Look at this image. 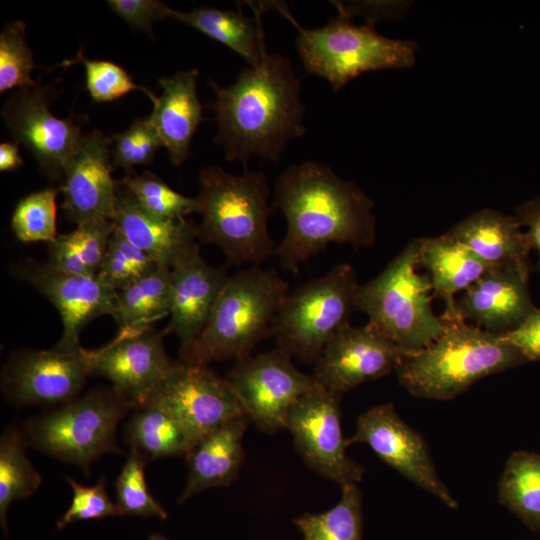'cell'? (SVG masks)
<instances>
[{
    "mask_svg": "<svg viewBox=\"0 0 540 540\" xmlns=\"http://www.w3.org/2000/svg\"><path fill=\"white\" fill-rule=\"evenodd\" d=\"M91 350L21 349L3 367L1 386L16 406H63L76 399L90 376Z\"/></svg>",
    "mask_w": 540,
    "mask_h": 540,
    "instance_id": "5bb4252c",
    "label": "cell"
},
{
    "mask_svg": "<svg viewBox=\"0 0 540 540\" xmlns=\"http://www.w3.org/2000/svg\"><path fill=\"white\" fill-rule=\"evenodd\" d=\"M340 399L317 384L292 405L285 429L309 467L343 486L358 484L364 468L347 454L349 444L342 433Z\"/></svg>",
    "mask_w": 540,
    "mask_h": 540,
    "instance_id": "7c38bea8",
    "label": "cell"
},
{
    "mask_svg": "<svg viewBox=\"0 0 540 540\" xmlns=\"http://www.w3.org/2000/svg\"><path fill=\"white\" fill-rule=\"evenodd\" d=\"M115 229L159 266L173 269L199 252L197 225L183 219H167L143 210L117 180Z\"/></svg>",
    "mask_w": 540,
    "mask_h": 540,
    "instance_id": "44dd1931",
    "label": "cell"
},
{
    "mask_svg": "<svg viewBox=\"0 0 540 540\" xmlns=\"http://www.w3.org/2000/svg\"><path fill=\"white\" fill-rule=\"evenodd\" d=\"M501 505L540 532V453L519 450L507 459L497 484Z\"/></svg>",
    "mask_w": 540,
    "mask_h": 540,
    "instance_id": "f546056e",
    "label": "cell"
},
{
    "mask_svg": "<svg viewBox=\"0 0 540 540\" xmlns=\"http://www.w3.org/2000/svg\"><path fill=\"white\" fill-rule=\"evenodd\" d=\"M57 193V189L47 188L31 193L17 203L11 227L19 241L50 243L56 238Z\"/></svg>",
    "mask_w": 540,
    "mask_h": 540,
    "instance_id": "d590c367",
    "label": "cell"
},
{
    "mask_svg": "<svg viewBox=\"0 0 540 540\" xmlns=\"http://www.w3.org/2000/svg\"><path fill=\"white\" fill-rule=\"evenodd\" d=\"M171 296V269L163 266L118 291L117 308L112 317L119 331L143 330L169 316Z\"/></svg>",
    "mask_w": 540,
    "mask_h": 540,
    "instance_id": "83f0119b",
    "label": "cell"
},
{
    "mask_svg": "<svg viewBox=\"0 0 540 540\" xmlns=\"http://www.w3.org/2000/svg\"><path fill=\"white\" fill-rule=\"evenodd\" d=\"M145 211L167 219H183L199 211L196 197H187L172 189L164 180L145 171L135 172L118 180Z\"/></svg>",
    "mask_w": 540,
    "mask_h": 540,
    "instance_id": "d6a6232c",
    "label": "cell"
},
{
    "mask_svg": "<svg viewBox=\"0 0 540 540\" xmlns=\"http://www.w3.org/2000/svg\"><path fill=\"white\" fill-rule=\"evenodd\" d=\"M294 523L303 540H361L362 496L358 484L341 486V498L331 509L306 513Z\"/></svg>",
    "mask_w": 540,
    "mask_h": 540,
    "instance_id": "1f68e13d",
    "label": "cell"
},
{
    "mask_svg": "<svg viewBox=\"0 0 540 540\" xmlns=\"http://www.w3.org/2000/svg\"><path fill=\"white\" fill-rule=\"evenodd\" d=\"M25 23L9 22L0 33V93L10 89L32 87L35 68L32 51L25 38Z\"/></svg>",
    "mask_w": 540,
    "mask_h": 540,
    "instance_id": "8d00e7d4",
    "label": "cell"
},
{
    "mask_svg": "<svg viewBox=\"0 0 540 540\" xmlns=\"http://www.w3.org/2000/svg\"><path fill=\"white\" fill-rule=\"evenodd\" d=\"M272 206L287 222L275 255L292 273L331 243L360 248L375 242L373 201L326 164L304 161L284 169L275 181Z\"/></svg>",
    "mask_w": 540,
    "mask_h": 540,
    "instance_id": "6da1fadb",
    "label": "cell"
},
{
    "mask_svg": "<svg viewBox=\"0 0 540 540\" xmlns=\"http://www.w3.org/2000/svg\"><path fill=\"white\" fill-rule=\"evenodd\" d=\"M54 91L36 83L17 89L4 103L1 114L16 144L35 158L52 182L61 181L70 156L84 135L74 117L60 119L50 110Z\"/></svg>",
    "mask_w": 540,
    "mask_h": 540,
    "instance_id": "4fadbf2b",
    "label": "cell"
},
{
    "mask_svg": "<svg viewBox=\"0 0 540 540\" xmlns=\"http://www.w3.org/2000/svg\"><path fill=\"white\" fill-rule=\"evenodd\" d=\"M163 336L153 327L118 331L113 340L91 350L90 376L108 379L133 408L143 405L174 365Z\"/></svg>",
    "mask_w": 540,
    "mask_h": 540,
    "instance_id": "e0dca14e",
    "label": "cell"
},
{
    "mask_svg": "<svg viewBox=\"0 0 540 540\" xmlns=\"http://www.w3.org/2000/svg\"><path fill=\"white\" fill-rule=\"evenodd\" d=\"M247 415L234 418L204 436L186 456L188 476L177 503L207 489L234 482L244 459L243 437L250 422Z\"/></svg>",
    "mask_w": 540,
    "mask_h": 540,
    "instance_id": "cb8c5ba5",
    "label": "cell"
},
{
    "mask_svg": "<svg viewBox=\"0 0 540 540\" xmlns=\"http://www.w3.org/2000/svg\"><path fill=\"white\" fill-rule=\"evenodd\" d=\"M440 317L442 334L425 348L405 354L395 368L411 395L451 400L484 377L528 362L501 334L468 324L458 312Z\"/></svg>",
    "mask_w": 540,
    "mask_h": 540,
    "instance_id": "3957f363",
    "label": "cell"
},
{
    "mask_svg": "<svg viewBox=\"0 0 540 540\" xmlns=\"http://www.w3.org/2000/svg\"><path fill=\"white\" fill-rule=\"evenodd\" d=\"M112 138L99 130L84 134L66 163L60 190L67 219L76 225L110 219L117 181L111 176Z\"/></svg>",
    "mask_w": 540,
    "mask_h": 540,
    "instance_id": "d6986e66",
    "label": "cell"
},
{
    "mask_svg": "<svg viewBox=\"0 0 540 540\" xmlns=\"http://www.w3.org/2000/svg\"><path fill=\"white\" fill-rule=\"evenodd\" d=\"M198 184L199 240L222 250L230 265H260L275 255L268 230L273 206L263 172L232 175L213 164L201 170Z\"/></svg>",
    "mask_w": 540,
    "mask_h": 540,
    "instance_id": "277c9868",
    "label": "cell"
},
{
    "mask_svg": "<svg viewBox=\"0 0 540 540\" xmlns=\"http://www.w3.org/2000/svg\"><path fill=\"white\" fill-rule=\"evenodd\" d=\"M199 71H177L158 80L162 94L153 102L150 122L156 129L174 165L189 156L192 138L204 120L203 105L197 93Z\"/></svg>",
    "mask_w": 540,
    "mask_h": 540,
    "instance_id": "603a6c76",
    "label": "cell"
},
{
    "mask_svg": "<svg viewBox=\"0 0 540 540\" xmlns=\"http://www.w3.org/2000/svg\"><path fill=\"white\" fill-rule=\"evenodd\" d=\"M446 233L467 246L489 267L530 272L531 248L515 216L484 208L462 219Z\"/></svg>",
    "mask_w": 540,
    "mask_h": 540,
    "instance_id": "d4e9b609",
    "label": "cell"
},
{
    "mask_svg": "<svg viewBox=\"0 0 540 540\" xmlns=\"http://www.w3.org/2000/svg\"><path fill=\"white\" fill-rule=\"evenodd\" d=\"M254 18L242 13L216 8L200 7L190 12L172 10L171 18L182 22L206 36L227 46L238 54L250 67L257 66L265 46L261 3L252 4Z\"/></svg>",
    "mask_w": 540,
    "mask_h": 540,
    "instance_id": "4316f807",
    "label": "cell"
},
{
    "mask_svg": "<svg viewBox=\"0 0 540 540\" xmlns=\"http://www.w3.org/2000/svg\"><path fill=\"white\" fill-rule=\"evenodd\" d=\"M144 404L170 415L195 445L226 422L246 415L226 378L207 365L183 361L174 362Z\"/></svg>",
    "mask_w": 540,
    "mask_h": 540,
    "instance_id": "30bf717a",
    "label": "cell"
},
{
    "mask_svg": "<svg viewBox=\"0 0 540 540\" xmlns=\"http://www.w3.org/2000/svg\"><path fill=\"white\" fill-rule=\"evenodd\" d=\"M125 427L130 449L140 452L148 461L187 456L195 444L182 427L165 411L144 404L134 408Z\"/></svg>",
    "mask_w": 540,
    "mask_h": 540,
    "instance_id": "f1b7e54d",
    "label": "cell"
},
{
    "mask_svg": "<svg viewBox=\"0 0 540 540\" xmlns=\"http://www.w3.org/2000/svg\"><path fill=\"white\" fill-rule=\"evenodd\" d=\"M17 271L57 309L63 331L56 349H81L79 338L87 324L103 315L112 316L117 308L118 292L97 275L65 274L47 263L25 264Z\"/></svg>",
    "mask_w": 540,
    "mask_h": 540,
    "instance_id": "ac0fdd59",
    "label": "cell"
},
{
    "mask_svg": "<svg viewBox=\"0 0 540 540\" xmlns=\"http://www.w3.org/2000/svg\"><path fill=\"white\" fill-rule=\"evenodd\" d=\"M405 353L375 325L341 328L315 362L312 376L329 392L341 396L366 382L395 371Z\"/></svg>",
    "mask_w": 540,
    "mask_h": 540,
    "instance_id": "2e32d148",
    "label": "cell"
},
{
    "mask_svg": "<svg viewBox=\"0 0 540 540\" xmlns=\"http://www.w3.org/2000/svg\"><path fill=\"white\" fill-rule=\"evenodd\" d=\"M26 445L23 433L13 426L0 438V523L6 536L10 504L31 496L42 483V476L26 456Z\"/></svg>",
    "mask_w": 540,
    "mask_h": 540,
    "instance_id": "4dcf8cb0",
    "label": "cell"
},
{
    "mask_svg": "<svg viewBox=\"0 0 540 540\" xmlns=\"http://www.w3.org/2000/svg\"><path fill=\"white\" fill-rule=\"evenodd\" d=\"M358 288L354 268L340 263L288 292L273 324L277 347L315 363L331 338L350 323Z\"/></svg>",
    "mask_w": 540,
    "mask_h": 540,
    "instance_id": "9c48e42d",
    "label": "cell"
},
{
    "mask_svg": "<svg viewBox=\"0 0 540 540\" xmlns=\"http://www.w3.org/2000/svg\"><path fill=\"white\" fill-rule=\"evenodd\" d=\"M112 164L122 168L126 175L134 173V168L150 163L163 143L147 118L135 120L128 129L112 136Z\"/></svg>",
    "mask_w": 540,
    "mask_h": 540,
    "instance_id": "74e56055",
    "label": "cell"
},
{
    "mask_svg": "<svg viewBox=\"0 0 540 540\" xmlns=\"http://www.w3.org/2000/svg\"><path fill=\"white\" fill-rule=\"evenodd\" d=\"M148 540H168V539L158 533H154L149 536Z\"/></svg>",
    "mask_w": 540,
    "mask_h": 540,
    "instance_id": "7dc6e473",
    "label": "cell"
},
{
    "mask_svg": "<svg viewBox=\"0 0 540 540\" xmlns=\"http://www.w3.org/2000/svg\"><path fill=\"white\" fill-rule=\"evenodd\" d=\"M23 165L19 154L18 144L1 143L0 145V170L2 172L14 171Z\"/></svg>",
    "mask_w": 540,
    "mask_h": 540,
    "instance_id": "bcb514c9",
    "label": "cell"
},
{
    "mask_svg": "<svg viewBox=\"0 0 540 540\" xmlns=\"http://www.w3.org/2000/svg\"><path fill=\"white\" fill-rule=\"evenodd\" d=\"M77 61L85 68L86 88L95 102L114 101L132 90L143 91L152 101L156 96L135 84L131 76L119 65L103 60H90L78 53Z\"/></svg>",
    "mask_w": 540,
    "mask_h": 540,
    "instance_id": "f35d334b",
    "label": "cell"
},
{
    "mask_svg": "<svg viewBox=\"0 0 540 540\" xmlns=\"http://www.w3.org/2000/svg\"><path fill=\"white\" fill-rule=\"evenodd\" d=\"M211 105L221 145L228 161L244 168L252 157L278 162L288 143L302 137L305 107L301 82L290 60L265 48L260 63L245 67L228 87L210 79Z\"/></svg>",
    "mask_w": 540,
    "mask_h": 540,
    "instance_id": "7a4b0ae2",
    "label": "cell"
},
{
    "mask_svg": "<svg viewBox=\"0 0 540 540\" xmlns=\"http://www.w3.org/2000/svg\"><path fill=\"white\" fill-rule=\"evenodd\" d=\"M66 481L72 488L73 497L69 508L58 519L57 529L76 521L120 516L116 503L111 501L107 493L103 477L92 486L82 485L69 476H66Z\"/></svg>",
    "mask_w": 540,
    "mask_h": 540,
    "instance_id": "ab89813d",
    "label": "cell"
},
{
    "mask_svg": "<svg viewBox=\"0 0 540 540\" xmlns=\"http://www.w3.org/2000/svg\"><path fill=\"white\" fill-rule=\"evenodd\" d=\"M115 226L110 219L93 220L71 231L82 259L91 275H96L106 254Z\"/></svg>",
    "mask_w": 540,
    "mask_h": 540,
    "instance_id": "60d3db41",
    "label": "cell"
},
{
    "mask_svg": "<svg viewBox=\"0 0 540 540\" xmlns=\"http://www.w3.org/2000/svg\"><path fill=\"white\" fill-rule=\"evenodd\" d=\"M419 247V238L413 239L380 274L359 285L355 299L356 310L405 354L425 348L444 330L432 309L431 280L417 272Z\"/></svg>",
    "mask_w": 540,
    "mask_h": 540,
    "instance_id": "52a82bcc",
    "label": "cell"
},
{
    "mask_svg": "<svg viewBox=\"0 0 540 540\" xmlns=\"http://www.w3.org/2000/svg\"><path fill=\"white\" fill-rule=\"evenodd\" d=\"M132 405L113 387L96 388L24 426L27 444L90 473L105 453H123L116 444L120 421Z\"/></svg>",
    "mask_w": 540,
    "mask_h": 540,
    "instance_id": "ba28073f",
    "label": "cell"
},
{
    "mask_svg": "<svg viewBox=\"0 0 540 540\" xmlns=\"http://www.w3.org/2000/svg\"><path fill=\"white\" fill-rule=\"evenodd\" d=\"M47 264L65 274L91 275L71 232L57 235L49 243V260Z\"/></svg>",
    "mask_w": 540,
    "mask_h": 540,
    "instance_id": "7bdbcfd3",
    "label": "cell"
},
{
    "mask_svg": "<svg viewBox=\"0 0 540 540\" xmlns=\"http://www.w3.org/2000/svg\"><path fill=\"white\" fill-rule=\"evenodd\" d=\"M515 217L525 231L531 250L538 253L537 268L540 269V197L527 201L515 208Z\"/></svg>",
    "mask_w": 540,
    "mask_h": 540,
    "instance_id": "f6af8a7d",
    "label": "cell"
},
{
    "mask_svg": "<svg viewBox=\"0 0 540 540\" xmlns=\"http://www.w3.org/2000/svg\"><path fill=\"white\" fill-rule=\"evenodd\" d=\"M529 271L489 267L456 300V310L465 321L496 334L517 327L535 308L529 290Z\"/></svg>",
    "mask_w": 540,
    "mask_h": 540,
    "instance_id": "ffe728a7",
    "label": "cell"
},
{
    "mask_svg": "<svg viewBox=\"0 0 540 540\" xmlns=\"http://www.w3.org/2000/svg\"><path fill=\"white\" fill-rule=\"evenodd\" d=\"M333 4L338 14L324 26L308 29L297 23L284 4L268 2L296 27L297 51L307 73L327 80L337 92L364 72L415 64V42L385 37L368 24L355 25L336 1Z\"/></svg>",
    "mask_w": 540,
    "mask_h": 540,
    "instance_id": "8992f818",
    "label": "cell"
},
{
    "mask_svg": "<svg viewBox=\"0 0 540 540\" xmlns=\"http://www.w3.org/2000/svg\"><path fill=\"white\" fill-rule=\"evenodd\" d=\"M107 5L130 26L152 37V23L171 18L172 8L157 0H109Z\"/></svg>",
    "mask_w": 540,
    "mask_h": 540,
    "instance_id": "b9f144b4",
    "label": "cell"
},
{
    "mask_svg": "<svg viewBox=\"0 0 540 540\" xmlns=\"http://www.w3.org/2000/svg\"><path fill=\"white\" fill-rule=\"evenodd\" d=\"M289 292L273 269L251 265L231 275L201 334L180 347V361L208 365L249 356L273 335L276 315Z\"/></svg>",
    "mask_w": 540,
    "mask_h": 540,
    "instance_id": "5b68a950",
    "label": "cell"
},
{
    "mask_svg": "<svg viewBox=\"0 0 540 540\" xmlns=\"http://www.w3.org/2000/svg\"><path fill=\"white\" fill-rule=\"evenodd\" d=\"M158 267L150 256L115 229L96 275L118 292Z\"/></svg>",
    "mask_w": 540,
    "mask_h": 540,
    "instance_id": "e575fe53",
    "label": "cell"
},
{
    "mask_svg": "<svg viewBox=\"0 0 540 540\" xmlns=\"http://www.w3.org/2000/svg\"><path fill=\"white\" fill-rule=\"evenodd\" d=\"M501 335L528 362L540 360V309L535 307L517 327Z\"/></svg>",
    "mask_w": 540,
    "mask_h": 540,
    "instance_id": "ee69618b",
    "label": "cell"
},
{
    "mask_svg": "<svg viewBox=\"0 0 540 540\" xmlns=\"http://www.w3.org/2000/svg\"><path fill=\"white\" fill-rule=\"evenodd\" d=\"M348 444L365 443L388 466L455 509L458 501L437 474L424 438L401 419L392 403L376 405L357 419Z\"/></svg>",
    "mask_w": 540,
    "mask_h": 540,
    "instance_id": "9a60e30c",
    "label": "cell"
},
{
    "mask_svg": "<svg viewBox=\"0 0 540 540\" xmlns=\"http://www.w3.org/2000/svg\"><path fill=\"white\" fill-rule=\"evenodd\" d=\"M171 275L170 318L163 333L175 335L183 347L207 325L230 276L204 261L200 251L171 269Z\"/></svg>",
    "mask_w": 540,
    "mask_h": 540,
    "instance_id": "7402d4cb",
    "label": "cell"
},
{
    "mask_svg": "<svg viewBox=\"0 0 540 540\" xmlns=\"http://www.w3.org/2000/svg\"><path fill=\"white\" fill-rule=\"evenodd\" d=\"M419 240V265L430 273L433 296L443 300V313H457L455 294L468 289L489 265L447 233Z\"/></svg>",
    "mask_w": 540,
    "mask_h": 540,
    "instance_id": "484cf974",
    "label": "cell"
},
{
    "mask_svg": "<svg viewBox=\"0 0 540 540\" xmlns=\"http://www.w3.org/2000/svg\"><path fill=\"white\" fill-rule=\"evenodd\" d=\"M148 460L137 450L130 449L125 464L115 482L116 506L120 516L168 517L166 510L151 494L145 479Z\"/></svg>",
    "mask_w": 540,
    "mask_h": 540,
    "instance_id": "836d02e7",
    "label": "cell"
},
{
    "mask_svg": "<svg viewBox=\"0 0 540 540\" xmlns=\"http://www.w3.org/2000/svg\"><path fill=\"white\" fill-rule=\"evenodd\" d=\"M226 379L246 415L269 433L285 429L292 405L318 384L312 375L296 368L291 356L278 347L236 360Z\"/></svg>",
    "mask_w": 540,
    "mask_h": 540,
    "instance_id": "8fae6325",
    "label": "cell"
}]
</instances>
